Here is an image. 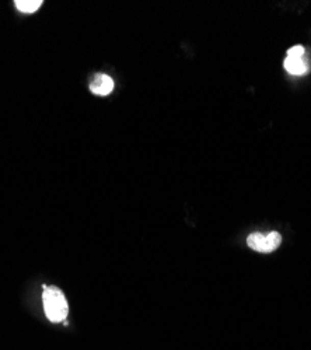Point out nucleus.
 <instances>
[{"mask_svg":"<svg viewBox=\"0 0 311 350\" xmlns=\"http://www.w3.org/2000/svg\"><path fill=\"white\" fill-rule=\"evenodd\" d=\"M304 53H306V48L301 45H295L288 49V58H303Z\"/></svg>","mask_w":311,"mask_h":350,"instance_id":"7","label":"nucleus"},{"mask_svg":"<svg viewBox=\"0 0 311 350\" xmlns=\"http://www.w3.org/2000/svg\"><path fill=\"white\" fill-rule=\"evenodd\" d=\"M247 244L256 252H267V235L261 233H252L247 238Z\"/></svg>","mask_w":311,"mask_h":350,"instance_id":"4","label":"nucleus"},{"mask_svg":"<svg viewBox=\"0 0 311 350\" xmlns=\"http://www.w3.org/2000/svg\"><path fill=\"white\" fill-rule=\"evenodd\" d=\"M14 5L21 13L30 14V13H35L38 10L41 5H42V2L41 0H16Z\"/></svg>","mask_w":311,"mask_h":350,"instance_id":"5","label":"nucleus"},{"mask_svg":"<svg viewBox=\"0 0 311 350\" xmlns=\"http://www.w3.org/2000/svg\"><path fill=\"white\" fill-rule=\"evenodd\" d=\"M42 303L46 318L50 322H62L67 318L69 306L66 297L58 287H45L42 293Z\"/></svg>","mask_w":311,"mask_h":350,"instance_id":"1","label":"nucleus"},{"mask_svg":"<svg viewBox=\"0 0 311 350\" xmlns=\"http://www.w3.org/2000/svg\"><path fill=\"white\" fill-rule=\"evenodd\" d=\"M286 72L292 76H304L311 70V61L308 58V52L303 58H286L283 63Z\"/></svg>","mask_w":311,"mask_h":350,"instance_id":"2","label":"nucleus"},{"mask_svg":"<svg viewBox=\"0 0 311 350\" xmlns=\"http://www.w3.org/2000/svg\"><path fill=\"white\" fill-rule=\"evenodd\" d=\"M90 90L95 95L111 94L114 90V80L108 74H97L90 83Z\"/></svg>","mask_w":311,"mask_h":350,"instance_id":"3","label":"nucleus"},{"mask_svg":"<svg viewBox=\"0 0 311 350\" xmlns=\"http://www.w3.org/2000/svg\"><path fill=\"white\" fill-rule=\"evenodd\" d=\"M282 243V235L278 231H272L267 235V252H272Z\"/></svg>","mask_w":311,"mask_h":350,"instance_id":"6","label":"nucleus"}]
</instances>
